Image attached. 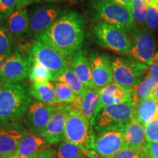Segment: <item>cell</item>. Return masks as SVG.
<instances>
[{
	"label": "cell",
	"instance_id": "cell-1",
	"mask_svg": "<svg viewBox=\"0 0 158 158\" xmlns=\"http://www.w3.org/2000/svg\"><path fill=\"white\" fill-rule=\"evenodd\" d=\"M85 38V20L76 11L65 13L37 40L70 57L81 50Z\"/></svg>",
	"mask_w": 158,
	"mask_h": 158
},
{
	"label": "cell",
	"instance_id": "cell-2",
	"mask_svg": "<svg viewBox=\"0 0 158 158\" xmlns=\"http://www.w3.org/2000/svg\"><path fill=\"white\" fill-rule=\"evenodd\" d=\"M32 101L30 86L25 82L2 83L0 88V120H21Z\"/></svg>",
	"mask_w": 158,
	"mask_h": 158
},
{
	"label": "cell",
	"instance_id": "cell-3",
	"mask_svg": "<svg viewBox=\"0 0 158 158\" xmlns=\"http://www.w3.org/2000/svg\"><path fill=\"white\" fill-rule=\"evenodd\" d=\"M88 11L97 21L116 26L127 32L135 28L130 9L113 0H89Z\"/></svg>",
	"mask_w": 158,
	"mask_h": 158
},
{
	"label": "cell",
	"instance_id": "cell-4",
	"mask_svg": "<svg viewBox=\"0 0 158 158\" xmlns=\"http://www.w3.org/2000/svg\"><path fill=\"white\" fill-rule=\"evenodd\" d=\"M135 104L133 102L110 105L99 110L94 118V133L109 128L125 127L134 118Z\"/></svg>",
	"mask_w": 158,
	"mask_h": 158
},
{
	"label": "cell",
	"instance_id": "cell-5",
	"mask_svg": "<svg viewBox=\"0 0 158 158\" xmlns=\"http://www.w3.org/2000/svg\"><path fill=\"white\" fill-rule=\"evenodd\" d=\"M93 33L100 46L119 54H130L131 40L126 31L109 23L96 21L93 25Z\"/></svg>",
	"mask_w": 158,
	"mask_h": 158
},
{
	"label": "cell",
	"instance_id": "cell-6",
	"mask_svg": "<svg viewBox=\"0 0 158 158\" xmlns=\"http://www.w3.org/2000/svg\"><path fill=\"white\" fill-rule=\"evenodd\" d=\"M94 138L93 127L89 120L70 104L65 124L64 140L92 150Z\"/></svg>",
	"mask_w": 158,
	"mask_h": 158
},
{
	"label": "cell",
	"instance_id": "cell-7",
	"mask_svg": "<svg viewBox=\"0 0 158 158\" xmlns=\"http://www.w3.org/2000/svg\"><path fill=\"white\" fill-rule=\"evenodd\" d=\"M28 58L30 64L37 63L50 70L54 79L69 66L64 55L38 40L31 45Z\"/></svg>",
	"mask_w": 158,
	"mask_h": 158
},
{
	"label": "cell",
	"instance_id": "cell-8",
	"mask_svg": "<svg viewBox=\"0 0 158 158\" xmlns=\"http://www.w3.org/2000/svg\"><path fill=\"white\" fill-rule=\"evenodd\" d=\"M64 14L65 12L54 4H36L29 12V23L27 35L37 38Z\"/></svg>",
	"mask_w": 158,
	"mask_h": 158
},
{
	"label": "cell",
	"instance_id": "cell-9",
	"mask_svg": "<svg viewBox=\"0 0 158 158\" xmlns=\"http://www.w3.org/2000/svg\"><path fill=\"white\" fill-rule=\"evenodd\" d=\"M148 66L133 59L118 57L112 62L113 81L124 87L132 89L141 83Z\"/></svg>",
	"mask_w": 158,
	"mask_h": 158
},
{
	"label": "cell",
	"instance_id": "cell-10",
	"mask_svg": "<svg viewBox=\"0 0 158 158\" xmlns=\"http://www.w3.org/2000/svg\"><path fill=\"white\" fill-rule=\"evenodd\" d=\"M131 40L130 58L149 66L155 54L156 42L152 31L147 28H134Z\"/></svg>",
	"mask_w": 158,
	"mask_h": 158
},
{
	"label": "cell",
	"instance_id": "cell-11",
	"mask_svg": "<svg viewBox=\"0 0 158 158\" xmlns=\"http://www.w3.org/2000/svg\"><path fill=\"white\" fill-rule=\"evenodd\" d=\"M124 127L109 128L94 133L92 150L104 157L111 158L125 147Z\"/></svg>",
	"mask_w": 158,
	"mask_h": 158
},
{
	"label": "cell",
	"instance_id": "cell-12",
	"mask_svg": "<svg viewBox=\"0 0 158 158\" xmlns=\"http://www.w3.org/2000/svg\"><path fill=\"white\" fill-rule=\"evenodd\" d=\"M28 133L18 121L0 120V155L15 153L20 143Z\"/></svg>",
	"mask_w": 158,
	"mask_h": 158
},
{
	"label": "cell",
	"instance_id": "cell-13",
	"mask_svg": "<svg viewBox=\"0 0 158 158\" xmlns=\"http://www.w3.org/2000/svg\"><path fill=\"white\" fill-rule=\"evenodd\" d=\"M30 62L19 52L15 51L6 59L0 70V82H21L29 76Z\"/></svg>",
	"mask_w": 158,
	"mask_h": 158
},
{
	"label": "cell",
	"instance_id": "cell-14",
	"mask_svg": "<svg viewBox=\"0 0 158 158\" xmlns=\"http://www.w3.org/2000/svg\"><path fill=\"white\" fill-rule=\"evenodd\" d=\"M54 110V105L34 100L26 110V121L29 130L42 135Z\"/></svg>",
	"mask_w": 158,
	"mask_h": 158
},
{
	"label": "cell",
	"instance_id": "cell-15",
	"mask_svg": "<svg viewBox=\"0 0 158 158\" xmlns=\"http://www.w3.org/2000/svg\"><path fill=\"white\" fill-rule=\"evenodd\" d=\"M89 61L94 89H100L112 83V62L108 54L94 52L90 54Z\"/></svg>",
	"mask_w": 158,
	"mask_h": 158
},
{
	"label": "cell",
	"instance_id": "cell-16",
	"mask_svg": "<svg viewBox=\"0 0 158 158\" xmlns=\"http://www.w3.org/2000/svg\"><path fill=\"white\" fill-rule=\"evenodd\" d=\"M70 110V104L54 105V110L42 135L50 145L59 143L64 140L65 124Z\"/></svg>",
	"mask_w": 158,
	"mask_h": 158
},
{
	"label": "cell",
	"instance_id": "cell-17",
	"mask_svg": "<svg viewBox=\"0 0 158 158\" xmlns=\"http://www.w3.org/2000/svg\"><path fill=\"white\" fill-rule=\"evenodd\" d=\"M73 108L89 121L93 127L94 118L100 110V94L99 89H88L84 96L77 97L72 103Z\"/></svg>",
	"mask_w": 158,
	"mask_h": 158
},
{
	"label": "cell",
	"instance_id": "cell-18",
	"mask_svg": "<svg viewBox=\"0 0 158 158\" xmlns=\"http://www.w3.org/2000/svg\"><path fill=\"white\" fill-rule=\"evenodd\" d=\"M100 110L110 105L133 102L131 89H128L115 82L110 83L99 89Z\"/></svg>",
	"mask_w": 158,
	"mask_h": 158
},
{
	"label": "cell",
	"instance_id": "cell-19",
	"mask_svg": "<svg viewBox=\"0 0 158 158\" xmlns=\"http://www.w3.org/2000/svg\"><path fill=\"white\" fill-rule=\"evenodd\" d=\"M124 138L125 147L139 151H143L147 144L144 126L134 118L124 127Z\"/></svg>",
	"mask_w": 158,
	"mask_h": 158
},
{
	"label": "cell",
	"instance_id": "cell-20",
	"mask_svg": "<svg viewBox=\"0 0 158 158\" xmlns=\"http://www.w3.org/2000/svg\"><path fill=\"white\" fill-rule=\"evenodd\" d=\"M50 146L43 135L28 130V133L21 141L15 154L23 156H31L49 148Z\"/></svg>",
	"mask_w": 158,
	"mask_h": 158
},
{
	"label": "cell",
	"instance_id": "cell-21",
	"mask_svg": "<svg viewBox=\"0 0 158 158\" xmlns=\"http://www.w3.org/2000/svg\"><path fill=\"white\" fill-rule=\"evenodd\" d=\"M70 66L76 76L87 89H94L89 59L82 50L70 57Z\"/></svg>",
	"mask_w": 158,
	"mask_h": 158
},
{
	"label": "cell",
	"instance_id": "cell-22",
	"mask_svg": "<svg viewBox=\"0 0 158 158\" xmlns=\"http://www.w3.org/2000/svg\"><path fill=\"white\" fill-rule=\"evenodd\" d=\"M29 13L27 9L15 10L7 20V27L12 38L21 39L29 29Z\"/></svg>",
	"mask_w": 158,
	"mask_h": 158
},
{
	"label": "cell",
	"instance_id": "cell-23",
	"mask_svg": "<svg viewBox=\"0 0 158 158\" xmlns=\"http://www.w3.org/2000/svg\"><path fill=\"white\" fill-rule=\"evenodd\" d=\"M134 118L143 126L157 119L158 118V102L151 98L138 102L135 106Z\"/></svg>",
	"mask_w": 158,
	"mask_h": 158
},
{
	"label": "cell",
	"instance_id": "cell-24",
	"mask_svg": "<svg viewBox=\"0 0 158 158\" xmlns=\"http://www.w3.org/2000/svg\"><path fill=\"white\" fill-rule=\"evenodd\" d=\"M30 94L37 101L50 105L58 104L53 83L33 82L30 86Z\"/></svg>",
	"mask_w": 158,
	"mask_h": 158
},
{
	"label": "cell",
	"instance_id": "cell-25",
	"mask_svg": "<svg viewBox=\"0 0 158 158\" xmlns=\"http://www.w3.org/2000/svg\"><path fill=\"white\" fill-rule=\"evenodd\" d=\"M56 81L64 83L68 86L77 97L84 96L88 89L81 81L70 65L54 79V82Z\"/></svg>",
	"mask_w": 158,
	"mask_h": 158
},
{
	"label": "cell",
	"instance_id": "cell-26",
	"mask_svg": "<svg viewBox=\"0 0 158 158\" xmlns=\"http://www.w3.org/2000/svg\"><path fill=\"white\" fill-rule=\"evenodd\" d=\"M157 83L158 78L151 75H147L141 83L132 88V97L134 103L136 104L138 102L149 98L152 91L155 87Z\"/></svg>",
	"mask_w": 158,
	"mask_h": 158
},
{
	"label": "cell",
	"instance_id": "cell-27",
	"mask_svg": "<svg viewBox=\"0 0 158 158\" xmlns=\"http://www.w3.org/2000/svg\"><path fill=\"white\" fill-rule=\"evenodd\" d=\"M54 150L56 158H85L87 150L66 140L60 142Z\"/></svg>",
	"mask_w": 158,
	"mask_h": 158
},
{
	"label": "cell",
	"instance_id": "cell-28",
	"mask_svg": "<svg viewBox=\"0 0 158 158\" xmlns=\"http://www.w3.org/2000/svg\"><path fill=\"white\" fill-rule=\"evenodd\" d=\"M28 77L32 83H47L54 81V76L51 71L37 63L31 64Z\"/></svg>",
	"mask_w": 158,
	"mask_h": 158
},
{
	"label": "cell",
	"instance_id": "cell-29",
	"mask_svg": "<svg viewBox=\"0 0 158 158\" xmlns=\"http://www.w3.org/2000/svg\"><path fill=\"white\" fill-rule=\"evenodd\" d=\"M54 86L58 104L72 103L77 98L73 90L64 83L58 81L54 82Z\"/></svg>",
	"mask_w": 158,
	"mask_h": 158
},
{
	"label": "cell",
	"instance_id": "cell-30",
	"mask_svg": "<svg viewBox=\"0 0 158 158\" xmlns=\"http://www.w3.org/2000/svg\"><path fill=\"white\" fill-rule=\"evenodd\" d=\"M130 11L134 22L139 25L144 23L147 15L148 6L143 0H132Z\"/></svg>",
	"mask_w": 158,
	"mask_h": 158
},
{
	"label": "cell",
	"instance_id": "cell-31",
	"mask_svg": "<svg viewBox=\"0 0 158 158\" xmlns=\"http://www.w3.org/2000/svg\"><path fill=\"white\" fill-rule=\"evenodd\" d=\"M13 48V38L11 35L7 28L0 26V56L10 55Z\"/></svg>",
	"mask_w": 158,
	"mask_h": 158
},
{
	"label": "cell",
	"instance_id": "cell-32",
	"mask_svg": "<svg viewBox=\"0 0 158 158\" xmlns=\"http://www.w3.org/2000/svg\"><path fill=\"white\" fill-rule=\"evenodd\" d=\"M16 8L15 0H0V20L7 21Z\"/></svg>",
	"mask_w": 158,
	"mask_h": 158
},
{
	"label": "cell",
	"instance_id": "cell-33",
	"mask_svg": "<svg viewBox=\"0 0 158 158\" xmlns=\"http://www.w3.org/2000/svg\"><path fill=\"white\" fill-rule=\"evenodd\" d=\"M146 24L150 31L158 29V6H148V11L146 18Z\"/></svg>",
	"mask_w": 158,
	"mask_h": 158
},
{
	"label": "cell",
	"instance_id": "cell-34",
	"mask_svg": "<svg viewBox=\"0 0 158 158\" xmlns=\"http://www.w3.org/2000/svg\"><path fill=\"white\" fill-rule=\"evenodd\" d=\"M147 143L158 141V118L144 126Z\"/></svg>",
	"mask_w": 158,
	"mask_h": 158
},
{
	"label": "cell",
	"instance_id": "cell-35",
	"mask_svg": "<svg viewBox=\"0 0 158 158\" xmlns=\"http://www.w3.org/2000/svg\"><path fill=\"white\" fill-rule=\"evenodd\" d=\"M143 151L134 149L133 148L124 147L116 152L111 158H136L137 156Z\"/></svg>",
	"mask_w": 158,
	"mask_h": 158
},
{
	"label": "cell",
	"instance_id": "cell-36",
	"mask_svg": "<svg viewBox=\"0 0 158 158\" xmlns=\"http://www.w3.org/2000/svg\"><path fill=\"white\" fill-rule=\"evenodd\" d=\"M143 152L145 158H158V141L147 143Z\"/></svg>",
	"mask_w": 158,
	"mask_h": 158
},
{
	"label": "cell",
	"instance_id": "cell-37",
	"mask_svg": "<svg viewBox=\"0 0 158 158\" xmlns=\"http://www.w3.org/2000/svg\"><path fill=\"white\" fill-rule=\"evenodd\" d=\"M148 75H151L158 78V52H156L154 56L151 64L148 66Z\"/></svg>",
	"mask_w": 158,
	"mask_h": 158
},
{
	"label": "cell",
	"instance_id": "cell-38",
	"mask_svg": "<svg viewBox=\"0 0 158 158\" xmlns=\"http://www.w3.org/2000/svg\"><path fill=\"white\" fill-rule=\"evenodd\" d=\"M16 1V8L15 10L26 8L28 6L35 3H38L39 0H15Z\"/></svg>",
	"mask_w": 158,
	"mask_h": 158
},
{
	"label": "cell",
	"instance_id": "cell-39",
	"mask_svg": "<svg viewBox=\"0 0 158 158\" xmlns=\"http://www.w3.org/2000/svg\"><path fill=\"white\" fill-rule=\"evenodd\" d=\"M38 158H56L54 150L50 147L43 149L39 152Z\"/></svg>",
	"mask_w": 158,
	"mask_h": 158
},
{
	"label": "cell",
	"instance_id": "cell-40",
	"mask_svg": "<svg viewBox=\"0 0 158 158\" xmlns=\"http://www.w3.org/2000/svg\"><path fill=\"white\" fill-rule=\"evenodd\" d=\"M85 158H108L104 156H102L99 154L96 153L93 150H88L86 151V157Z\"/></svg>",
	"mask_w": 158,
	"mask_h": 158
},
{
	"label": "cell",
	"instance_id": "cell-41",
	"mask_svg": "<svg viewBox=\"0 0 158 158\" xmlns=\"http://www.w3.org/2000/svg\"><path fill=\"white\" fill-rule=\"evenodd\" d=\"M115 2L119 4V5H123L124 7H127L130 9V6H131L132 0H113Z\"/></svg>",
	"mask_w": 158,
	"mask_h": 158
},
{
	"label": "cell",
	"instance_id": "cell-42",
	"mask_svg": "<svg viewBox=\"0 0 158 158\" xmlns=\"http://www.w3.org/2000/svg\"><path fill=\"white\" fill-rule=\"evenodd\" d=\"M149 98H152L153 100H155V101L158 102V83L155 86V87L153 89V90L152 91Z\"/></svg>",
	"mask_w": 158,
	"mask_h": 158
},
{
	"label": "cell",
	"instance_id": "cell-43",
	"mask_svg": "<svg viewBox=\"0 0 158 158\" xmlns=\"http://www.w3.org/2000/svg\"><path fill=\"white\" fill-rule=\"evenodd\" d=\"M38 154H35L34 155L31 156H23V155H18V154H13V155H10L9 158H38Z\"/></svg>",
	"mask_w": 158,
	"mask_h": 158
},
{
	"label": "cell",
	"instance_id": "cell-44",
	"mask_svg": "<svg viewBox=\"0 0 158 158\" xmlns=\"http://www.w3.org/2000/svg\"><path fill=\"white\" fill-rule=\"evenodd\" d=\"M144 2L147 4V6L155 5L158 6V0H143Z\"/></svg>",
	"mask_w": 158,
	"mask_h": 158
},
{
	"label": "cell",
	"instance_id": "cell-45",
	"mask_svg": "<svg viewBox=\"0 0 158 158\" xmlns=\"http://www.w3.org/2000/svg\"><path fill=\"white\" fill-rule=\"evenodd\" d=\"M10 55H7V56H0V70H1L2 68L4 63H5L6 59L8 58Z\"/></svg>",
	"mask_w": 158,
	"mask_h": 158
},
{
	"label": "cell",
	"instance_id": "cell-46",
	"mask_svg": "<svg viewBox=\"0 0 158 158\" xmlns=\"http://www.w3.org/2000/svg\"><path fill=\"white\" fill-rule=\"evenodd\" d=\"M39 1H44L48 3H56V2H59L66 1V0H39Z\"/></svg>",
	"mask_w": 158,
	"mask_h": 158
},
{
	"label": "cell",
	"instance_id": "cell-47",
	"mask_svg": "<svg viewBox=\"0 0 158 158\" xmlns=\"http://www.w3.org/2000/svg\"><path fill=\"white\" fill-rule=\"evenodd\" d=\"M136 158H145V157H144L143 152H141L140 153L139 155H138L137 156V157H136Z\"/></svg>",
	"mask_w": 158,
	"mask_h": 158
},
{
	"label": "cell",
	"instance_id": "cell-48",
	"mask_svg": "<svg viewBox=\"0 0 158 158\" xmlns=\"http://www.w3.org/2000/svg\"><path fill=\"white\" fill-rule=\"evenodd\" d=\"M0 158H9V156H7V155H0Z\"/></svg>",
	"mask_w": 158,
	"mask_h": 158
},
{
	"label": "cell",
	"instance_id": "cell-49",
	"mask_svg": "<svg viewBox=\"0 0 158 158\" xmlns=\"http://www.w3.org/2000/svg\"><path fill=\"white\" fill-rule=\"evenodd\" d=\"M1 85H2V83L0 82V88H1Z\"/></svg>",
	"mask_w": 158,
	"mask_h": 158
}]
</instances>
